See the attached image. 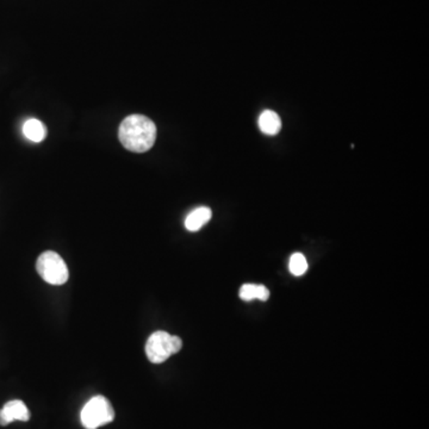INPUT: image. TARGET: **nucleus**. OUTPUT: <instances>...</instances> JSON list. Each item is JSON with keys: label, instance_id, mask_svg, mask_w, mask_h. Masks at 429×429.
<instances>
[{"label": "nucleus", "instance_id": "f257e3e1", "mask_svg": "<svg viewBox=\"0 0 429 429\" xmlns=\"http://www.w3.org/2000/svg\"><path fill=\"white\" fill-rule=\"evenodd\" d=\"M118 137L125 149L134 153H144L154 146L156 127L148 117L130 115L120 125Z\"/></svg>", "mask_w": 429, "mask_h": 429}, {"label": "nucleus", "instance_id": "f03ea898", "mask_svg": "<svg viewBox=\"0 0 429 429\" xmlns=\"http://www.w3.org/2000/svg\"><path fill=\"white\" fill-rule=\"evenodd\" d=\"M183 347V341L179 336H173L167 331H155L146 343V354L153 364L165 362L171 355L177 354Z\"/></svg>", "mask_w": 429, "mask_h": 429}, {"label": "nucleus", "instance_id": "7ed1b4c3", "mask_svg": "<svg viewBox=\"0 0 429 429\" xmlns=\"http://www.w3.org/2000/svg\"><path fill=\"white\" fill-rule=\"evenodd\" d=\"M115 411L109 399L96 396L85 404L80 414L81 425L86 429H97L113 421Z\"/></svg>", "mask_w": 429, "mask_h": 429}, {"label": "nucleus", "instance_id": "20e7f679", "mask_svg": "<svg viewBox=\"0 0 429 429\" xmlns=\"http://www.w3.org/2000/svg\"><path fill=\"white\" fill-rule=\"evenodd\" d=\"M36 268L40 277L52 285H62L67 282L69 277L67 265L64 259L53 251H47L38 256Z\"/></svg>", "mask_w": 429, "mask_h": 429}, {"label": "nucleus", "instance_id": "39448f33", "mask_svg": "<svg viewBox=\"0 0 429 429\" xmlns=\"http://www.w3.org/2000/svg\"><path fill=\"white\" fill-rule=\"evenodd\" d=\"M30 418V413L24 402L19 399H13L6 403L0 411V425H8L13 421H28Z\"/></svg>", "mask_w": 429, "mask_h": 429}, {"label": "nucleus", "instance_id": "423d86ee", "mask_svg": "<svg viewBox=\"0 0 429 429\" xmlns=\"http://www.w3.org/2000/svg\"><path fill=\"white\" fill-rule=\"evenodd\" d=\"M212 212L207 207H197L191 211L185 219V227L188 231H198L202 227L210 221Z\"/></svg>", "mask_w": 429, "mask_h": 429}, {"label": "nucleus", "instance_id": "0eeeda50", "mask_svg": "<svg viewBox=\"0 0 429 429\" xmlns=\"http://www.w3.org/2000/svg\"><path fill=\"white\" fill-rule=\"evenodd\" d=\"M258 125H259L260 130L266 135H277L282 129L280 117L278 116V113H275L272 110H265L261 113Z\"/></svg>", "mask_w": 429, "mask_h": 429}, {"label": "nucleus", "instance_id": "6e6552de", "mask_svg": "<svg viewBox=\"0 0 429 429\" xmlns=\"http://www.w3.org/2000/svg\"><path fill=\"white\" fill-rule=\"evenodd\" d=\"M23 134L33 142H42L47 136V129L41 121L31 118L23 125Z\"/></svg>", "mask_w": 429, "mask_h": 429}, {"label": "nucleus", "instance_id": "1a4fd4ad", "mask_svg": "<svg viewBox=\"0 0 429 429\" xmlns=\"http://www.w3.org/2000/svg\"><path fill=\"white\" fill-rule=\"evenodd\" d=\"M290 272L296 277H301L308 271V261L302 253H294L290 258Z\"/></svg>", "mask_w": 429, "mask_h": 429}, {"label": "nucleus", "instance_id": "9d476101", "mask_svg": "<svg viewBox=\"0 0 429 429\" xmlns=\"http://www.w3.org/2000/svg\"><path fill=\"white\" fill-rule=\"evenodd\" d=\"M256 285L253 284H245L240 289V298L244 301L249 302L256 299Z\"/></svg>", "mask_w": 429, "mask_h": 429}, {"label": "nucleus", "instance_id": "9b49d317", "mask_svg": "<svg viewBox=\"0 0 429 429\" xmlns=\"http://www.w3.org/2000/svg\"><path fill=\"white\" fill-rule=\"evenodd\" d=\"M268 297H270V291L264 285H256V299L265 302L268 301Z\"/></svg>", "mask_w": 429, "mask_h": 429}]
</instances>
